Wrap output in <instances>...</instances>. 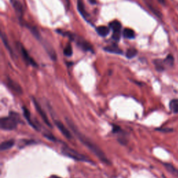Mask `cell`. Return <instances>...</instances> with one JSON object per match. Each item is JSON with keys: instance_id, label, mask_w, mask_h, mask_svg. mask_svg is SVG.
Here are the masks:
<instances>
[{"instance_id": "2", "label": "cell", "mask_w": 178, "mask_h": 178, "mask_svg": "<svg viewBox=\"0 0 178 178\" xmlns=\"http://www.w3.org/2000/svg\"><path fill=\"white\" fill-rule=\"evenodd\" d=\"M21 122L20 117L18 114L11 112L9 113V116L8 117L2 118L0 122L1 129L11 130L15 129L19 122Z\"/></svg>"}, {"instance_id": "8", "label": "cell", "mask_w": 178, "mask_h": 178, "mask_svg": "<svg viewBox=\"0 0 178 178\" xmlns=\"http://www.w3.org/2000/svg\"><path fill=\"white\" fill-rule=\"evenodd\" d=\"M11 4L19 17H22L24 14V7L19 0H11Z\"/></svg>"}, {"instance_id": "6", "label": "cell", "mask_w": 178, "mask_h": 178, "mask_svg": "<svg viewBox=\"0 0 178 178\" xmlns=\"http://www.w3.org/2000/svg\"><path fill=\"white\" fill-rule=\"evenodd\" d=\"M74 41H76V44H77V45L79 46L80 48L83 49V50L93 51V47H92L91 44L88 43L87 41H86L85 40L83 39V38L77 37V36H75Z\"/></svg>"}, {"instance_id": "29", "label": "cell", "mask_w": 178, "mask_h": 178, "mask_svg": "<svg viewBox=\"0 0 178 178\" xmlns=\"http://www.w3.org/2000/svg\"><path fill=\"white\" fill-rule=\"evenodd\" d=\"M157 1L158 2H159L161 4H162V5H165V4H166L165 0H157Z\"/></svg>"}, {"instance_id": "3", "label": "cell", "mask_w": 178, "mask_h": 178, "mask_svg": "<svg viewBox=\"0 0 178 178\" xmlns=\"http://www.w3.org/2000/svg\"><path fill=\"white\" fill-rule=\"evenodd\" d=\"M62 153L65 155L73 159L74 160L79 161V162H91V161L86 156L82 155L80 153L77 152L73 149L70 148L69 147H63L62 148Z\"/></svg>"}, {"instance_id": "24", "label": "cell", "mask_w": 178, "mask_h": 178, "mask_svg": "<svg viewBox=\"0 0 178 178\" xmlns=\"http://www.w3.org/2000/svg\"><path fill=\"white\" fill-rule=\"evenodd\" d=\"M164 63L167 64L169 66H173L174 64V58L172 55L169 54L168 55V56L166 57V59H165V61H164Z\"/></svg>"}, {"instance_id": "5", "label": "cell", "mask_w": 178, "mask_h": 178, "mask_svg": "<svg viewBox=\"0 0 178 178\" xmlns=\"http://www.w3.org/2000/svg\"><path fill=\"white\" fill-rule=\"evenodd\" d=\"M19 47H20V51L21 52V54H22L24 60L26 62V64L31 65V66L34 67H37L38 65L36 63V61L29 56V54L27 51L26 50V49L24 47V46H23L22 44H20V45H19Z\"/></svg>"}, {"instance_id": "16", "label": "cell", "mask_w": 178, "mask_h": 178, "mask_svg": "<svg viewBox=\"0 0 178 178\" xmlns=\"http://www.w3.org/2000/svg\"><path fill=\"white\" fill-rule=\"evenodd\" d=\"M164 166L166 168V170H167L168 172H170L171 174H173V175L178 177V169H177L173 164L169 163H164Z\"/></svg>"}, {"instance_id": "1", "label": "cell", "mask_w": 178, "mask_h": 178, "mask_svg": "<svg viewBox=\"0 0 178 178\" xmlns=\"http://www.w3.org/2000/svg\"><path fill=\"white\" fill-rule=\"evenodd\" d=\"M66 122L69 125V127H70V129L73 131L74 134L79 139V141H81L88 149H89L93 154H95V155L99 158V159H100L102 162H104V163L106 164H111L110 161L108 159V158L105 155L104 152L99 148L98 145H97L95 143H93V141H92L91 139L86 137V136L83 134L81 132H80L77 128L75 127V125H74L70 120L68 119V118H66Z\"/></svg>"}, {"instance_id": "20", "label": "cell", "mask_w": 178, "mask_h": 178, "mask_svg": "<svg viewBox=\"0 0 178 178\" xmlns=\"http://www.w3.org/2000/svg\"><path fill=\"white\" fill-rule=\"evenodd\" d=\"M137 54H138V51L137 49L134 48H130L127 49L125 56L127 59H132L134 57L137 56Z\"/></svg>"}, {"instance_id": "14", "label": "cell", "mask_w": 178, "mask_h": 178, "mask_svg": "<svg viewBox=\"0 0 178 178\" xmlns=\"http://www.w3.org/2000/svg\"><path fill=\"white\" fill-rule=\"evenodd\" d=\"M14 144H15V141L13 140V139H11V140L4 141V142L1 143V145H0V148H1V151L9 150V149L12 148L13 145H14Z\"/></svg>"}, {"instance_id": "25", "label": "cell", "mask_w": 178, "mask_h": 178, "mask_svg": "<svg viewBox=\"0 0 178 178\" xmlns=\"http://www.w3.org/2000/svg\"><path fill=\"white\" fill-rule=\"evenodd\" d=\"M121 37V31H116L114 32L112 35V38L116 41H118Z\"/></svg>"}, {"instance_id": "19", "label": "cell", "mask_w": 178, "mask_h": 178, "mask_svg": "<svg viewBox=\"0 0 178 178\" xmlns=\"http://www.w3.org/2000/svg\"><path fill=\"white\" fill-rule=\"evenodd\" d=\"M171 110L175 114H178V99H173L169 103Z\"/></svg>"}, {"instance_id": "4", "label": "cell", "mask_w": 178, "mask_h": 178, "mask_svg": "<svg viewBox=\"0 0 178 178\" xmlns=\"http://www.w3.org/2000/svg\"><path fill=\"white\" fill-rule=\"evenodd\" d=\"M32 100H33L34 104V106H35V108H36V111H37L38 114H39L40 116H41V117L42 118V119H43L44 122H45V123L47 126H48V127H51V123L49 121V119H48V118H47V114H46L45 112L43 111V108H42L41 106V104H40L38 102V101L36 100L35 98H34V97L32 98Z\"/></svg>"}, {"instance_id": "17", "label": "cell", "mask_w": 178, "mask_h": 178, "mask_svg": "<svg viewBox=\"0 0 178 178\" xmlns=\"http://www.w3.org/2000/svg\"><path fill=\"white\" fill-rule=\"evenodd\" d=\"M109 28L114 32L116 31H121L122 25L120 22L118 21H113L109 24Z\"/></svg>"}, {"instance_id": "9", "label": "cell", "mask_w": 178, "mask_h": 178, "mask_svg": "<svg viewBox=\"0 0 178 178\" xmlns=\"http://www.w3.org/2000/svg\"><path fill=\"white\" fill-rule=\"evenodd\" d=\"M7 85L13 91H14L15 93H16L17 94H22V88L20 87V86L19 85L17 82L14 81L13 79L8 78Z\"/></svg>"}, {"instance_id": "22", "label": "cell", "mask_w": 178, "mask_h": 178, "mask_svg": "<svg viewBox=\"0 0 178 178\" xmlns=\"http://www.w3.org/2000/svg\"><path fill=\"white\" fill-rule=\"evenodd\" d=\"M64 54L66 56H71L72 54V49L71 45L68 44V45L65 47L64 50Z\"/></svg>"}, {"instance_id": "15", "label": "cell", "mask_w": 178, "mask_h": 178, "mask_svg": "<svg viewBox=\"0 0 178 178\" xmlns=\"http://www.w3.org/2000/svg\"><path fill=\"white\" fill-rule=\"evenodd\" d=\"M122 35L127 39H133L135 37L134 31L129 28H125L122 31Z\"/></svg>"}, {"instance_id": "11", "label": "cell", "mask_w": 178, "mask_h": 178, "mask_svg": "<svg viewBox=\"0 0 178 178\" xmlns=\"http://www.w3.org/2000/svg\"><path fill=\"white\" fill-rule=\"evenodd\" d=\"M77 9L80 14L82 15V17L85 20H86L88 17H89V15H88L86 11L85 6H84V4L82 0H78L77 1Z\"/></svg>"}, {"instance_id": "26", "label": "cell", "mask_w": 178, "mask_h": 178, "mask_svg": "<svg viewBox=\"0 0 178 178\" xmlns=\"http://www.w3.org/2000/svg\"><path fill=\"white\" fill-rule=\"evenodd\" d=\"M43 135H44V137H45V138H47V139H48L49 140L52 141H56V139H55V137H54V136L50 133H44Z\"/></svg>"}, {"instance_id": "27", "label": "cell", "mask_w": 178, "mask_h": 178, "mask_svg": "<svg viewBox=\"0 0 178 178\" xmlns=\"http://www.w3.org/2000/svg\"><path fill=\"white\" fill-rule=\"evenodd\" d=\"M157 130L158 131L162 132H171L173 131V129L171 128H159V129H157Z\"/></svg>"}, {"instance_id": "23", "label": "cell", "mask_w": 178, "mask_h": 178, "mask_svg": "<svg viewBox=\"0 0 178 178\" xmlns=\"http://www.w3.org/2000/svg\"><path fill=\"white\" fill-rule=\"evenodd\" d=\"M28 28H29V29L31 31V33L33 34V35L36 37L37 38H40V33L38 32V31L37 30V29H36L35 26H27Z\"/></svg>"}, {"instance_id": "7", "label": "cell", "mask_w": 178, "mask_h": 178, "mask_svg": "<svg viewBox=\"0 0 178 178\" xmlns=\"http://www.w3.org/2000/svg\"><path fill=\"white\" fill-rule=\"evenodd\" d=\"M54 123L55 125H56V127L58 129H59V131L62 133V134L65 137L67 138V139H72V134L70 132V131L67 129L64 124L62 123L61 121L59 120H54Z\"/></svg>"}, {"instance_id": "28", "label": "cell", "mask_w": 178, "mask_h": 178, "mask_svg": "<svg viewBox=\"0 0 178 178\" xmlns=\"http://www.w3.org/2000/svg\"><path fill=\"white\" fill-rule=\"evenodd\" d=\"M121 132V129L119 126L118 125H114L113 126V132L114 133H118Z\"/></svg>"}, {"instance_id": "18", "label": "cell", "mask_w": 178, "mask_h": 178, "mask_svg": "<svg viewBox=\"0 0 178 178\" xmlns=\"http://www.w3.org/2000/svg\"><path fill=\"white\" fill-rule=\"evenodd\" d=\"M1 39H2L4 45L6 48L8 49V51H9V52L11 54L13 55V51L12 50V48H11L10 45H9V41H8V38L6 37V34L4 33H1Z\"/></svg>"}, {"instance_id": "10", "label": "cell", "mask_w": 178, "mask_h": 178, "mask_svg": "<svg viewBox=\"0 0 178 178\" xmlns=\"http://www.w3.org/2000/svg\"><path fill=\"white\" fill-rule=\"evenodd\" d=\"M104 50L107 51V52L112 53V54H122L123 51L122 49H120L119 47H118L116 45H112L107 46L106 47H104Z\"/></svg>"}, {"instance_id": "13", "label": "cell", "mask_w": 178, "mask_h": 178, "mask_svg": "<svg viewBox=\"0 0 178 178\" xmlns=\"http://www.w3.org/2000/svg\"><path fill=\"white\" fill-rule=\"evenodd\" d=\"M23 114H24V118H25L26 120H27L29 124V125L31 126V127H33L34 129H36V130H38V128L36 127V125H35V124H34V122L31 121V114H30L29 111L28 109H26L25 107H23Z\"/></svg>"}, {"instance_id": "21", "label": "cell", "mask_w": 178, "mask_h": 178, "mask_svg": "<svg viewBox=\"0 0 178 178\" xmlns=\"http://www.w3.org/2000/svg\"><path fill=\"white\" fill-rule=\"evenodd\" d=\"M164 61L159 60V59L154 61V66H155L156 69L158 70V71H163V70H164Z\"/></svg>"}, {"instance_id": "12", "label": "cell", "mask_w": 178, "mask_h": 178, "mask_svg": "<svg viewBox=\"0 0 178 178\" xmlns=\"http://www.w3.org/2000/svg\"><path fill=\"white\" fill-rule=\"evenodd\" d=\"M111 29L106 26H99L96 28V31L99 36L102 37H106L109 35Z\"/></svg>"}]
</instances>
